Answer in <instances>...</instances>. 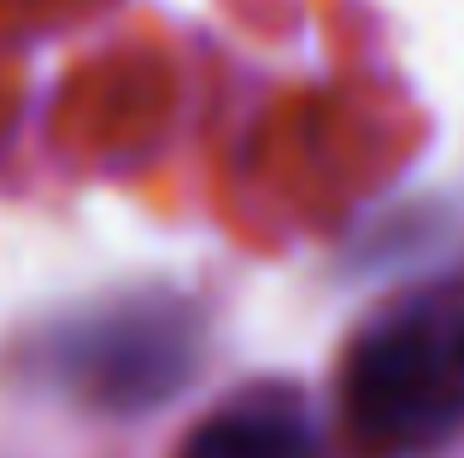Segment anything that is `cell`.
Masks as SVG:
<instances>
[{
  "label": "cell",
  "mask_w": 464,
  "mask_h": 458,
  "mask_svg": "<svg viewBox=\"0 0 464 458\" xmlns=\"http://www.w3.org/2000/svg\"><path fill=\"white\" fill-rule=\"evenodd\" d=\"M177 458H317V441H312L306 406L295 394L259 388L218 406L177 447Z\"/></svg>",
  "instance_id": "cell-3"
},
{
  "label": "cell",
  "mask_w": 464,
  "mask_h": 458,
  "mask_svg": "<svg viewBox=\"0 0 464 458\" xmlns=\"http://www.w3.org/2000/svg\"><path fill=\"white\" fill-rule=\"evenodd\" d=\"M200 323L182 300L136 294L82 311L42 341V377L101 412H148L188 382Z\"/></svg>",
  "instance_id": "cell-2"
},
{
  "label": "cell",
  "mask_w": 464,
  "mask_h": 458,
  "mask_svg": "<svg viewBox=\"0 0 464 458\" xmlns=\"http://www.w3.org/2000/svg\"><path fill=\"white\" fill-rule=\"evenodd\" d=\"M341 417L376 458L423 453L464 424V306L376 323L341 370Z\"/></svg>",
  "instance_id": "cell-1"
}]
</instances>
